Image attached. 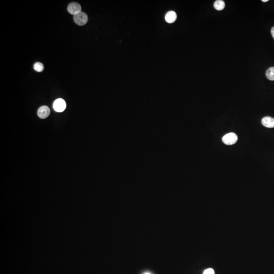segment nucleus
I'll return each instance as SVG.
<instances>
[{
  "mask_svg": "<svg viewBox=\"0 0 274 274\" xmlns=\"http://www.w3.org/2000/svg\"><path fill=\"white\" fill-rule=\"evenodd\" d=\"M50 113V109L48 107L43 106L38 110V115L40 118L44 119L47 118Z\"/></svg>",
  "mask_w": 274,
  "mask_h": 274,
  "instance_id": "nucleus-5",
  "label": "nucleus"
},
{
  "mask_svg": "<svg viewBox=\"0 0 274 274\" xmlns=\"http://www.w3.org/2000/svg\"><path fill=\"white\" fill-rule=\"evenodd\" d=\"M262 125L268 128H274V118L269 116L263 117L262 120Z\"/></svg>",
  "mask_w": 274,
  "mask_h": 274,
  "instance_id": "nucleus-6",
  "label": "nucleus"
},
{
  "mask_svg": "<svg viewBox=\"0 0 274 274\" xmlns=\"http://www.w3.org/2000/svg\"><path fill=\"white\" fill-rule=\"evenodd\" d=\"M203 274H215L214 271L212 269H208L204 271Z\"/></svg>",
  "mask_w": 274,
  "mask_h": 274,
  "instance_id": "nucleus-11",
  "label": "nucleus"
},
{
  "mask_svg": "<svg viewBox=\"0 0 274 274\" xmlns=\"http://www.w3.org/2000/svg\"><path fill=\"white\" fill-rule=\"evenodd\" d=\"M149 274V273H146V274Z\"/></svg>",
  "mask_w": 274,
  "mask_h": 274,
  "instance_id": "nucleus-14",
  "label": "nucleus"
},
{
  "mask_svg": "<svg viewBox=\"0 0 274 274\" xmlns=\"http://www.w3.org/2000/svg\"><path fill=\"white\" fill-rule=\"evenodd\" d=\"M266 76L269 80H274V67H271L266 71Z\"/></svg>",
  "mask_w": 274,
  "mask_h": 274,
  "instance_id": "nucleus-9",
  "label": "nucleus"
},
{
  "mask_svg": "<svg viewBox=\"0 0 274 274\" xmlns=\"http://www.w3.org/2000/svg\"><path fill=\"white\" fill-rule=\"evenodd\" d=\"M177 14L173 11H170L166 14L165 19L168 23H173L176 20Z\"/></svg>",
  "mask_w": 274,
  "mask_h": 274,
  "instance_id": "nucleus-7",
  "label": "nucleus"
},
{
  "mask_svg": "<svg viewBox=\"0 0 274 274\" xmlns=\"http://www.w3.org/2000/svg\"><path fill=\"white\" fill-rule=\"evenodd\" d=\"M81 7L79 4L75 2L70 3L68 7V12L73 15H76L77 14L79 13V12H81Z\"/></svg>",
  "mask_w": 274,
  "mask_h": 274,
  "instance_id": "nucleus-4",
  "label": "nucleus"
},
{
  "mask_svg": "<svg viewBox=\"0 0 274 274\" xmlns=\"http://www.w3.org/2000/svg\"><path fill=\"white\" fill-rule=\"evenodd\" d=\"M74 20L76 24L79 26L85 25L88 21V16L84 12H80L74 16Z\"/></svg>",
  "mask_w": 274,
  "mask_h": 274,
  "instance_id": "nucleus-1",
  "label": "nucleus"
},
{
  "mask_svg": "<svg viewBox=\"0 0 274 274\" xmlns=\"http://www.w3.org/2000/svg\"><path fill=\"white\" fill-rule=\"evenodd\" d=\"M262 2H268V0H262Z\"/></svg>",
  "mask_w": 274,
  "mask_h": 274,
  "instance_id": "nucleus-13",
  "label": "nucleus"
},
{
  "mask_svg": "<svg viewBox=\"0 0 274 274\" xmlns=\"http://www.w3.org/2000/svg\"><path fill=\"white\" fill-rule=\"evenodd\" d=\"M271 33H272V37L274 39V26L273 27H272V29L271 30Z\"/></svg>",
  "mask_w": 274,
  "mask_h": 274,
  "instance_id": "nucleus-12",
  "label": "nucleus"
},
{
  "mask_svg": "<svg viewBox=\"0 0 274 274\" xmlns=\"http://www.w3.org/2000/svg\"><path fill=\"white\" fill-rule=\"evenodd\" d=\"M33 68L36 71L41 72L44 70V65L41 62H36L33 65Z\"/></svg>",
  "mask_w": 274,
  "mask_h": 274,
  "instance_id": "nucleus-10",
  "label": "nucleus"
},
{
  "mask_svg": "<svg viewBox=\"0 0 274 274\" xmlns=\"http://www.w3.org/2000/svg\"><path fill=\"white\" fill-rule=\"evenodd\" d=\"M237 136L234 132H230L224 135L222 138V141L225 144L231 145L234 144L237 142Z\"/></svg>",
  "mask_w": 274,
  "mask_h": 274,
  "instance_id": "nucleus-2",
  "label": "nucleus"
},
{
  "mask_svg": "<svg viewBox=\"0 0 274 274\" xmlns=\"http://www.w3.org/2000/svg\"><path fill=\"white\" fill-rule=\"evenodd\" d=\"M66 108V103L65 101L62 99H57L53 103V108L58 112H61L65 110Z\"/></svg>",
  "mask_w": 274,
  "mask_h": 274,
  "instance_id": "nucleus-3",
  "label": "nucleus"
},
{
  "mask_svg": "<svg viewBox=\"0 0 274 274\" xmlns=\"http://www.w3.org/2000/svg\"><path fill=\"white\" fill-rule=\"evenodd\" d=\"M214 7L217 10H222L225 7V3L222 0H217L215 2Z\"/></svg>",
  "mask_w": 274,
  "mask_h": 274,
  "instance_id": "nucleus-8",
  "label": "nucleus"
}]
</instances>
